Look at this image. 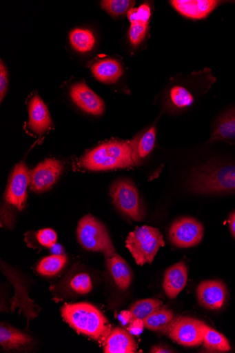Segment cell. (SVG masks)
I'll list each match as a JSON object with an SVG mask.
<instances>
[{
	"instance_id": "d590c367",
	"label": "cell",
	"mask_w": 235,
	"mask_h": 353,
	"mask_svg": "<svg viewBox=\"0 0 235 353\" xmlns=\"http://www.w3.org/2000/svg\"><path fill=\"white\" fill-rule=\"evenodd\" d=\"M151 352L153 353H165V352H173L172 350L165 348L161 345L154 346L151 349Z\"/></svg>"
},
{
	"instance_id": "9a60e30c",
	"label": "cell",
	"mask_w": 235,
	"mask_h": 353,
	"mask_svg": "<svg viewBox=\"0 0 235 353\" xmlns=\"http://www.w3.org/2000/svg\"><path fill=\"white\" fill-rule=\"evenodd\" d=\"M188 278V270L183 262L167 269L164 274L163 288L167 297L176 299L184 290Z\"/></svg>"
},
{
	"instance_id": "836d02e7",
	"label": "cell",
	"mask_w": 235,
	"mask_h": 353,
	"mask_svg": "<svg viewBox=\"0 0 235 353\" xmlns=\"http://www.w3.org/2000/svg\"><path fill=\"white\" fill-rule=\"evenodd\" d=\"M119 319L121 321V323L123 325L130 324L133 321L132 315L130 310L129 311H125V310L122 311L119 314Z\"/></svg>"
},
{
	"instance_id": "8d00e7d4",
	"label": "cell",
	"mask_w": 235,
	"mask_h": 353,
	"mask_svg": "<svg viewBox=\"0 0 235 353\" xmlns=\"http://www.w3.org/2000/svg\"><path fill=\"white\" fill-rule=\"evenodd\" d=\"M50 249L52 250V252L54 253V254H62L63 253L62 247L58 244H55Z\"/></svg>"
},
{
	"instance_id": "4316f807",
	"label": "cell",
	"mask_w": 235,
	"mask_h": 353,
	"mask_svg": "<svg viewBox=\"0 0 235 353\" xmlns=\"http://www.w3.org/2000/svg\"><path fill=\"white\" fill-rule=\"evenodd\" d=\"M170 99L174 105L179 109L191 106L194 100L192 94L182 85H175L171 89Z\"/></svg>"
},
{
	"instance_id": "1f68e13d",
	"label": "cell",
	"mask_w": 235,
	"mask_h": 353,
	"mask_svg": "<svg viewBox=\"0 0 235 353\" xmlns=\"http://www.w3.org/2000/svg\"><path fill=\"white\" fill-rule=\"evenodd\" d=\"M8 85V72L3 61H1V65H0V99H1V101H3L7 92Z\"/></svg>"
},
{
	"instance_id": "83f0119b",
	"label": "cell",
	"mask_w": 235,
	"mask_h": 353,
	"mask_svg": "<svg viewBox=\"0 0 235 353\" xmlns=\"http://www.w3.org/2000/svg\"><path fill=\"white\" fill-rule=\"evenodd\" d=\"M136 2L130 0H106L101 2L102 8L114 17L127 14Z\"/></svg>"
},
{
	"instance_id": "f1b7e54d",
	"label": "cell",
	"mask_w": 235,
	"mask_h": 353,
	"mask_svg": "<svg viewBox=\"0 0 235 353\" xmlns=\"http://www.w3.org/2000/svg\"><path fill=\"white\" fill-rule=\"evenodd\" d=\"M156 141V128L152 127L143 137L139 143V154L141 159L145 158L153 150Z\"/></svg>"
},
{
	"instance_id": "9c48e42d",
	"label": "cell",
	"mask_w": 235,
	"mask_h": 353,
	"mask_svg": "<svg viewBox=\"0 0 235 353\" xmlns=\"http://www.w3.org/2000/svg\"><path fill=\"white\" fill-rule=\"evenodd\" d=\"M63 170L57 159H48L30 172V187L34 192L49 190L57 181Z\"/></svg>"
},
{
	"instance_id": "d4e9b609",
	"label": "cell",
	"mask_w": 235,
	"mask_h": 353,
	"mask_svg": "<svg viewBox=\"0 0 235 353\" xmlns=\"http://www.w3.org/2000/svg\"><path fill=\"white\" fill-rule=\"evenodd\" d=\"M67 263L63 254H52L46 256L37 267L39 273L43 276H52L60 272Z\"/></svg>"
},
{
	"instance_id": "44dd1931",
	"label": "cell",
	"mask_w": 235,
	"mask_h": 353,
	"mask_svg": "<svg viewBox=\"0 0 235 353\" xmlns=\"http://www.w3.org/2000/svg\"><path fill=\"white\" fill-rule=\"evenodd\" d=\"M175 319L172 310L161 307L144 320L145 327L153 332L166 334Z\"/></svg>"
},
{
	"instance_id": "277c9868",
	"label": "cell",
	"mask_w": 235,
	"mask_h": 353,
	"mask_svg": "<svg viewBox=\"0 0 235 353\" xmlns=\"http://www.w3.org/2000/svg\"><path fill=\"white\" fill-rule=\"evenodd\" d=\"M125 244L137 265L143 266L146 263H152L159 248L165 245V242L159 230L143 226L130 232Z\"/></svg>"
},
{
	"instance_id": "5bb4252c",
	"label": "cell",
	"mask_w": 235,
	"mask_h": 353,
	"mask_svg": "<svg viewBox=\"0 0 235 353\" xmlns=\"http://www.w3.org/2000/svg\"><path fill=\"white\" fill-rule=\"evenodd\" d=\"M216 0H174L173 7L183 16L192 19L207 18L220 4Z\"/></svg>"
},
{
	"instance_id": "ffe728a7",
	"label": "cell",
	"mask_w": 235,
	"mask_h": 353,
	"mask_svg": "<svg viewBox=\"0 0 235 353\" xmlns=\"http://www.w3.org/2000/svg\"><path fill=\"white\" fill-rule=\"evenodd\" d=\"M211 141H235V108L224 112L216 120Z\"/></svg>"
},
{
	"instance_id": "4fadbf2b",
	"label": "cell",
	"mask_w": 235,
	"mask_h": 353,
	"mask_svg": "<svg viewBox=\"0 0 235 353\" xmlns=\"http://www.w3.org/2000/svg\"><path fill=\"white\" fill-rule=\"evenodd\" d=\"M130 22L129 39L134 48L139 46L147 33L151 17L149 4L145 3L139 8H132L127 14Z\"/></svg>"
},
{
	"instance_id": "cb8c5ba5",
	"label": "cell",
	"mask_w": 235,
	"mask_h": 353,
	"mask_svg": "<svg viewBox=\"0 0 235 353\" xmlns=\"http://www.w3.org/2000/svg\"><path fill=\"white\" fill-rule=\"evenodd\" d=\"M70 39L73 48L79 52L90 51L95 43V38L91 31L75 29L71 32Z\"/></svg>"
},
{
	"instance_id": "e0dca14e",
	"label": "cell",
	"mask_w": 235,
	"mask_h": 353,
	"mask_svg": "<svg viewBox=\"0 0 235 353\" xmlns=\"http://www.w3.org/2000/svg\"><path fill=\"white\" fill-rule=\"evenodd\" d=\"M103 345L106 353H134L138 348L131 334L119 327L112 330Z\"/></svg>"
},
{
	"instance_id": "6da1fadb",
	"label": "cell",
	"mask_w": 235,
	"mask_h": 353,
	"mask_svg": "<svg viewBox=\"0 0 235 353\" xmlns=\"http://www.w3.org/2000/svg\"><path fill=\"white\" fill-rule=\"evenodd\" d=\"M141 137L131 141H112L101 144L81 160L82 166L90 171H107L139 165V143Z\"/></svg>"
},
{
	"instance_id": "7a4b0ae2",
	"label": "cell",
	"mask_w": 235,
	"mask_h": 353,
	"mask_svg": "<svg viewBox=\"0 0 235 353\" xmlns=\"http://www.w3.org/2000/svg\"><path fill=\"white\" fill-rule=\"evenodd\" d=\"M61 316L67 324L79 334L103 345L112 331L108 319L98 308L88 303L65 304Z\"/></svg>"
},
{
	"instance_id": "d6a6232c",
	"label": "cell",
	"mask_w": 235,
	"mask_h": 353,
	"mask_svg": "<svg viewBox=\"0 0 235 353\" xmlns=\"http://www.w3.org/2000/svg\"><path fill=\"white\" fill-rule=\"evenodd\" d=\"M144 321L141 319H135L130 324L127 330L131 335L139 336L144 330Z\"/></svg>"
},
{
	"instance_id": "7402d4cb",
	"label": "cell",
	"mask_w": 235,
	"mask_h": 353,
	"mask_svg": "<svg viewBox=\"0 0 235 353\" xmlns=\"http://www.w3.org/2000/svg\"><path fill=\"white\" fill-rule=\"evenodd\" d=\"M31 338L12 327L1 325L0 327V345L5 349H18L31 342Z\"/></svg>"
},
{
	"instance_id": "2e32d148",
	"label": "cell",
	"mask_w": 235,
	"mask_h": 353,
	"mask_svg": "<svg viewBox=\"0 0 235 353\" xmlns=\"http://www.w3.org/2000/svg\"><path fill=\"white\" fill-rule=\"evenodd\" d=\"M29 118L30 128L37 134H43L52 125L49 111L39 96H34L30 102Z\"/></svg>"
},
{
	"instance_id": "7c38bea8",
	"label": "cell",
	"mask_w": 235,
	"mask_h": 353,
	"mask_svg": "<svg viewBox=\"0 0 235 353\" xmlns=\"http://www.w3.org/2000/svg\"><path fill=\"white\" fill-rule=\"evenodd\" d=\"M70 94L74 103L85 112L96 116L104 113V101L86 84L79 83L73 85Z\"/></svg>"
},
{
	"instance_id": "52a82bcc",
	"label": "cell",
	"mask_w": 235,
	"mask_h": 353,
	"mask_svg": "<svg viewBox=\"0 0 235 353\" xmlns=\"http://www.w3.org/2000/svg\"><path fill=\"white\" fill-rule=\"evenodd\" d=\"M201 321L187 316L176 318L167 330V335L175 342L187 347L198 346L203 343Z\"/></svg>"
},
{
	"instance_id": "3957f363",
	"label": "cell",
	"mask_w": 235,
	"mask_h": 353,
	"mask_svg": "<svg viewBox=\"0 0 235 353\" xmlns=\"http://www.w3.org/2000/svg\"><path fill=\"white\" fill-rule=\"evenodd\" d=\"M188 189L198 194H228L235 192V163L208 165L195 169Z\"/></svg>"
},
{
	"instance_id": "30bf717a",
	"label": "cell",
	"mask_w": 235,
	"mask_h": 353,
	"mask_svg": "<svg viewBox=\"0 0 235 353\" xmlns=\"http://www.w3.org/2000/svg\"><path fill=\"white\" fill-rule=\"evenodd\" d=\"M226 285L220 280L205 281L198 285L196 296L198 304L206 309L218 310L227 297Z\"/></svg>"
},
{
	"instance_id": "ac0fdd59",
	"label": "cell",
	"mask_w": 235,
	"mask_h": 353,
	"mask_svg": "<svg viewBox=\"0 0 235 353\" xmlns=\"http://www.w3.org/2000/svg\"><path fill=\"white\" fill-rule=\"evenodd\" d=\"M91 70L98 81L108 84L116 82L123 74L121 63L114 59H103L96 62Z\"/></svg>"
},
{
	"instance_id": "8992f818",
	"label": "cell",
	"mask_w": 235,
	"mask_h": 353,
	"mask_svg": "<svg viewBox=\"0 0 235 353\" xmlns=\"http://www.w3.org/2000/svg\"><path fill=\"white\" fill-rule=\"evenodd\" d=\"M111 196L114 204L123 213L135 221L144 218V210L138 190L127 179L116 181L111 187Z\"/></svg>"
},
{
	"instance_id": "e575fe53",
	"label": "cell",
	"mask_w": 235,
	"mask_h": 353,
	"mask_svg": "<svg viewBox=\"0 0 235 353\" xmlns=\"http://www.w3.org/2000/svg\"><path fill=\"white\" fill-rule=\"evenodd\" d=\"M228 222L231 233L235 238V212L230 214Z\"/></svg>"
},
{
	"instance_id": "5b68a950",
	"label": "cell",
	"mask_w": 235,
	"mask_h": 353,
	"mask_svg": "<svg viewBox=\"0 0 235 353\" xmlns=\"http://www.w3.org/2000/svg\"><path fill=\"white\" fill-rule=\"evenodd\" d=\"M77 236L79 243L88 250L103 252L106 259L117 254L104 224L90 214L80 220Z\"/></svg>"
},
{
	"instance_id": "ba28073f",
	"label": "cell",
	"mask_w": 235,
	"mask_h": 353,
	"mask_svg": "<svg viewBox=\"0 0 235 353\" xmlns=\"http://www.w3.org/2000/svg\"><path fill=\"white\" fill-rule=\"evenodd\" d=\"M204 233V227L198 221L192 217H183L172 224L170 239L176 246L188 248L199 244Z\"/></svg>"
},
{
	"instance_id": "603a6c76",
	"label": "cell",
	"mask_w": 235,
	"mask_h": 353,
	"mask_svg": "<svg viewBox=\"0 0 235 353\" xmlns=\"http://www.w3.org/2000/svg\"><path fill=\"white\" fill-rule=\"evenodd\" d=\"M203 343L205 347L213 352H228L231 350L230 344L222 334L207 325H203Z\"/></svg>"
},
{
	"instance_id": "d6986e66",
	"label": "cell",
	"mask_w": 235,
	"mask_h": 353,
	"mask_svg": "<svg viewBox=\"0 0 235 353\" xmlns=\"http://www.w3.org/2000/svg\"><path fill=\"white\" fill-rule=\"evenodd\" d=\"M107 265L117 286L126 290L132 281V272L124 259L119 254L106 259Z\"/></svg>"
},
{
	"instance_id": "484cf974",
	"label": "cell",
	"mask_w": 235,
	"mask_h": 353,
	"mask_svg": "<svg viewBox=\"0 0 235 353\" xmlns=\"http://www.w3.org/2000/svg\"><path fill=\"white\" fill-rule=\"evenodd\" d=\"M163 306V302L152 299H144L134 304L130 311L132 313L133 320H145L152 314Z\"/></svg>"
},
{
	"instance_id": "4dcf8cb0",
	"label": "cell",
	"mask_w": 235,
	"mask_h": 353,
	"mask_svg": "<svg viewBox=\"0 0 235 353\" xmlns=\"http://www.w3.org/2000/svg\"><path fill=\"white\" fill-rule=\"evenodd\" d=\"M37 239L43 246L51 248L56 244L57 236L56 232L52 230L45 229L39 232Z\"/></svg>"
},
{
	"instance_id": "f546056e",
	"label": "cell",
	"mask_w": 235,
	"mask_h": 353,
	"mask_svg": "<svg viewBox=\"0 0 235 353\" xmlns=\"http://www.w3.org/2000/svg\"><path fill=\"white\" fill-rule=\"evenodd\" d=\"M70 285L73 290L79 294H88L92 290L90 276L85 273L75 276L71 281Z\"/></svg>"
},
{
	"instance_id": "8fae6325",
	"label": "cell",
	"mask_w": 235,
	"mask_h": 353,
	"mask_svg": "<svg viewBox=\"0 0 235 353\" xmlns=\"http://www.w3.org/2000/svg\"><path fill=\"white\" fill-rule=\"evenodd\" d=\"M30 185V172L23 163L18 164L12 174L6 192V201L22 210L27 199V188Z\"/></svg>"
}]
</instances>
